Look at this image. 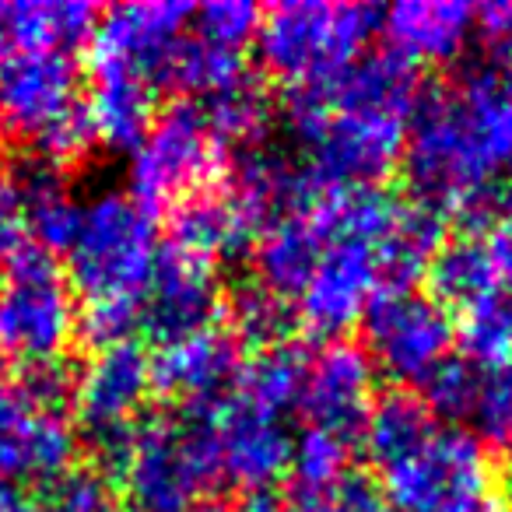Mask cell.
<instances>
[{
    "label": "cell",
    "mask_w": 512,
    "mask_h": 512,
    "mask_svg": "<svg viewBox=\"0 0 512 512\" xmlns=\"http://www.w3.org/2000/svg\"><path fill=\"white\" fill-rule=\"evenodd\" d=\"M414 200L439 214H477L512 172V92L484 60L449 85L421 92L404 137Z\"/></svg>",
    "instance_id": "6da1fadb"
},
{
    "label": "cell",
    "mask_w": 512,
    "mask_h": 512,
    "mask_svg": "<svg viewBox=\"0 0 512 512\" xmlns=\"http://www.w3.org/2000/svg\"><path fill=\"white\" fill-rule=\"evenodd\" d=\"M397 207V200L379 186L323 190L330 235L313 278L292 306L295 323H302L313 337L337 341L386 288L379 242L390 232Z\"/></svg>",
    "instance_id": "7a4b0ae2"
},
{
    "label": "cell",
    "mask_w": 512,
    "mask_h": 512,
    "mask_svg": "<svg viewBox=\"0 0 512 512\" xmlns=\"http://www.w3.org/2000/svg\"><path fill=\"white\" fill-rule=\"evenodd\" d=\"M288 130L299 165L320 190L376 186L404 155L407 116L334 106L320 85L288 92Z\"/></svg>",
    "instance_id": "3957f363"
},
{
    "label": "cell",
    "mask_w": 512,
    "mask_h": 512,
    "mask_svg": "<svg viewBox=\"0 0 512 512\" xmlns=\"http://www.w3.org/2000/svg\"><path fill=\"white\" fill-rule=\"evenodd\" d=\"M0 130L22 137L36 158L64 169L95 144L81 67L64 50L0 53Z\"/></svg>",
    "instance_id": "277c9868"
},
{
    "label": "cell",
    "mask_w": 512,
    "mask_h": 512,
    "mask_svg": "<svg viewBox=\"0 0 512 512\" xmlns=\"http://www.w3.org/2000/svg\"><path fill=\"white\" fill-rule=\"evenodd\" d=\"M155 214L127 193H99L81 207V225L67 246L64 278L81 306H137L158 256Z\"/></svg>",
    "instance_id": "5b68a950"
},
{
    "label": "cell",
    "mask_w": 512,
    "mask_h": 512,
    "mask_svg": "<svg viewBox=\"0 0 512 512\" xmlns=\"http://www.w3.org/2000/svg\"><path fill=\"white\" fill-rule=\"evenodd\" d=\"M379 8L351 0H285L260 15L256 50L288 88L316 85L355 64L379 29Z\"/></svg>",
    "instance_id": "8992f818"
},
{
    "label": "cell",
    "mask_w": 512,
    "mask_h": 512,
    "mask_svg": "<svg viewBox=\"0 0 512 512\" xmlns=\"http://www.w3.org/2000/svg\"><path fill=\"white\" fill-rule=\"evenodd\" d=\"M116 481L123 484V512H193L211 484H218L211 435L200 407L176 418H141Z\"/></svg>",
    "instance_id": "52a82bcc"
},
{
    "label": "cell",
    "mask_w": 512,
    "mask_h": 512,
    "mask_svg": "<svg viewBox=\"0 0 512 512\" xmlns=\"http://www.w3.org/2000/svg\"><path fill=\"white\" fill-rule=\"evenodd\" d=\"M78 337V299L53 253L25 242L0 267V358L18 369L64 362Z\"/></svg>",
    "instance_id": "ba28073f"
},
{
    "label": "cell",
    "mask_w": 512,
    "mask_h": 512,
    "mask_svg": "<svg viewBox=\"0 0 512 512\" xmlns=\"http://www.w3.org/2000/svg\"><path fill=\"white\" fill-rule=\"evenodd\" d=\"M151 393V355L137 341L99 348L74 376V432L92 453V467L109 481H116Z\"/></svg>",
    "instance_id": "9c48e42d"
},
{
    "label": "cell",
    "mask_w": 512,
    "mask_h": 512,
    "mask_svg": "<svg viewBox=\"0 0 512 512\" xmlns=\"http://www.w3.org/2000/svg\"><path fill=\"white\" fill-rule=\"evenodd\" d=\"M228 158V144L218 137L197 102H176L155 116L148 134L130 151L127 186L130 200L148 214L179 204L183 197L214 186Z\"/></svg>",
    "instance_id": "30bf717a"
},
{
    "label": "cell",
    "mask_w": 512,
    "mask_h": 512,
    "mask_svg": "<svg viewBox=\"0 0 512 512\" xmlns=\"http://www.w3.org/2000/svg\"><path fill=\"white\" fill-rule=\"evenodd\" d=\"M393 512H491V463L467 428L439 425L407 460L383 470Z\"/></svg>",
    "instance_id": "8fae6325"
},
{
    "label": "cell",
    "mask_w": 512,
    "mask_h": 512,
    "mask_svg": "<svg viewBox=\"0 0 512 512\" xmlns=\"http://www.w3.org/2000/svg\"><path fill=\"white\" fill-rule=\"evenodd\" d=\"M365 355L397 383L421 386L456 344V320L439 299L418 288H386L362 316Z\"/></svg>",
    "instance_id": "7c38bea8"
},
{
    "label": "cell",
    "mask_w": 512,
    "mask_h": 512,
    "mask_svg": "<svg viewBox=\"0 0 512 512\" xmlns=\"http://www.w3.org/2000/svg\"><path fill=\"white\" fill-rule=\"evenodd\" d=\"M207 435H211L218 481L235 484L246 495H267L274 481L288 477L292 460V428L285 414L260 404L239 386L214 404H204Z\"/></svg>",
    "instance_id": "4fadbf2b"
},
{
    "label": "cell",
    "mask_w": 512,
    "mask_h": 512,
    "mask_svg": "<svg viewBox=\"0 0 512 512\" xmlns=\"http://www.w3.org/2000/svg\"><path fill=\"white\" fill-rule=\"evenodd\" d=\"M193 22V4L186 0H137V4H116L99 15L92 36V57L113 60V64L134 71L151 88L165 92L172 53L183 43Z\"/></svg>",
    "instance_id": "5bb4252c"
},
{
    "label": "cell",
    "mask_w": 512,
    "mask_h": 512,
    "mask_svg": "<svg viewBox=\"0 0 512 512\" xmlns=\"http://www.w3.org/2000/svg\"><path fill=\"white\" fill-rule=\"evenodd\" d=\"M372 386H376V365L365 355V348L344 341V337L323 341L316 348L309 344L295 411L306 418L309 428L358 439L365 414L376 400Z\"/></svg>",
    "instance_id": "9a60e30c"
},
{
    "label": "cell",
    "mask_w": 512,
    "mask_h": 512,
    "mask_svg": "<svg viewBox=\"0 0 512 512\" xmlns=\"http://www.w3.org/2000/svg\"><path fill=\"white\" fill-rule=\"evenodd\" d=\"M218 313L221 288L214 278V267L172 246H158L151 281L141 299L137 330H144L155 344H169L179 337L211 330Z\"/></svg>",
    "instance_id": "2e32d148"
},
{
    "label": "cell",
    "mask_w": 512,
    "mask_h": 512,
    "mask_svg": "<svg viewBox=\"0 0 512 512\" xmlns=\"http://www.w3.org/2000/svg\"><path fill=\"white\" fill-rule=\"evenodd\" d=\"M74 453L78 432L64 414L36 411L15 383H0V484H46L71 467Z\"/></svg>",
    "instance_id": "e0dca14e"
},
{
    "label": "cell",
    "mask_w": 512,
    "mask_h": 512,
    "mask_svg": "<svg viewBox=\"0 0 512 512\" xmlns=\"http://www.w3.org/2000/svg\"><path fill=\"white\" fill-rule=\"evenodd\" d=\"M242 372V348L228 330H200L179 341L158 344L151 355V386L158 397L183 407H204L221 400Z\"/></svg>",
    "instance_id": "ac0fdd59"
},
{
    "label": "cell",
    "mask_w": 512,
    "mask_h": 512,
    "mask_svg": "<svg viewBox=\"0 0 512 512\" xmlns=\"http://www.w3.org/2000/svg\"><path fill=\"white\" fill-rule=\"evenodd\" d=\"M256 235H260V228L235 204L232 193L207 186V190L190 193L169 207V242L165 246L214 267V260H221V256L253 246Z\"/></svg>",
    "instance_id": "d6986e66"
},
{
    "label": "cell",
    "mask_w": 512,
    "mask_h": 512,
    "mask_svg": "<svg viewBox=\"0 0 512 512\" xmlns=\"http://www.w3.org/2000/svg\"><path fill=\"white\" fill-rule=\"evenodd\" d=\"M85 109L95 141L116 151H134L155 120V88L113 60L92 57Z\"/></svg>",
    "instance_id": "ffe728a7"
},
{
    "label": "cell",
    "mask_w": 512,
    "mask_h": 512,
    "mask_svg": "<svg viewBox=\"0 0 512 512\" xmlns=\"http://www.w3.org/2000/svg\"><path fill=\"white\" fill-rule=\"evenodd\" d=\"M379 22L397 57L407 64H439L467 46L474 8L463 0H400Z\"/></svg>",
    "instance_id": "44dd1931"
},
{
    "label": "cell",
    "mask_w": 512,
    "mask_h": 512,
    "mask_svg": "<svg viewBox=\"0 0 512 512\" xmlns=\"http://www.w3.org/2000/svg\"><path fill=\"white\" fill-rule=\"evenodd\" d=\"M99 8L85 0H0V53L64 50L74 53L95 36Z\"/></svg>",
    "instance_id": "7402d4cb"
},
{
    "label": "cell",
    "mask_w": 512,
    "mask_h": 512,
    "mask_svg": "<svg viewBox=\"0 0 512 512\" xmlns=\"http://www.w3.org/2000/svg\"><path fill=\"white\" fill-rule=\"evenodd\" d=\"M11 179H15V190L22 197L25 232L32 235V242L53 256L67 253L81 225V207L85 204L74 200V193L67 190L64 169L43 162V158H29L11 172Z\"/></svg>",
    "instance_id": "603a6c76"
},
{
    "label": "cell",
    "mask_w": 512,
    "mask_h": 512,
    "mask_svg": "<svg viewBox=\"0 0 512 512\" xmlns=\"http://www.w3.org/2000/svg\"><path fill=\"white\" fill-rule=\"evenodd\" d=\"M435 428H439V418L428 411V404L418 393L390 390L372 400L358 442H362L372 467L383 474V470L397 467L400 460H407Z\"/></svg>",
    "instance_id": "cb8c5ba5"
},
{
    "label": "cell",
    "mask_w": 512,
    "mask_h": 512,
    "mask_svg": "<svg viewBox=\"0 0 512 512\" xmlns=\"http://www.w3.org/2000/svg\"><path fill=\"white\" fill-rule=\"evenodd\" d=\"M428 285H432V299H439L449 313H463V309L477 306L488 295L502 292L498 288V274L491 264V249L484 232L460 235V239H446L439 253L428 264Z\"/></svg>",
    "instance_id": "d4e9b609"
},
{
    "label": "cell",
    "mask_w": 512,
    "mask_h": 512,
    "mask_svg": "<svg viewBox=\"0 0 512 512\" xmlns=\"http://www.w3.org/2000/svg\"><path fill=\"white\" fill-rule=\"evenodd\" d=\"M351 439L323 428H302L292 439V460H288V481H292L295 495L313 498L330 491L351 474Z\"/></svg>",
    "instance_id": "484cf974"
},
{
    "label": "cell",
    "mask_w": 512,
    "mask_h": 512,
    "mask_svg": "<svg viewBox=\"0 0 512 512\" xmlns=\"http://www.w3.org/2000/svg\"><path fill=\"white\" fill-rule=\"evenodd\" d=\"M197 106L204 109V116L228 148L232 144H256V137L267 127V116H271V99H267L264 85L256 81L253 71L235 78L221 92L197 99Z\"/></svg>",
    "instance_id": "4316f807"
},
{
    "label": "cell",
    "mask_w": 512,
    "mask_h": 512,
    "mask_svg": "<svg viewBox=\"0 0 512 512\" xmlns=\"http://www.w3.org/2000/svg\"><path fill=\"white\" fill-rule=\"evenodd\" d=\"M228 323H232L228 334L239 341V348L242 344H253V348L267 351L288 341V334L295 327V309L253 281V285H242L232 295V302H228Z\"/></svg>",
    "instance_id": "83f0119b"
},
{
    "label": "cell",
    "mask_w": 512,
    "mask_h": 512,
    "mask_svg": "<svg viewBox=\"0 0 512 512\" xmlns=\"http://www.w3.org/2000/svg\"><path fill=\"white\" fill-rule=\"evenodd\" d=\"M39 512H123L116 488L92 463H71L39 484Z\"/></svg>",
    "instance_id": "f1b7e54d"
},
{
    "label": "cell",
    "mask_w": 512,
    "mask_h": 512,
    "mask_svg": "<svg viewBox=\"0 0 512 512\" xmlns=\"http://www.w3.org/2000/svg\"><path fill=\"white\" fill-rule=\"evenodd\" d=\"M467 425H474L477 439L512 449V362L481 365V383Z\"/></svg>",
    "instance_id": "f546056e"
},
{
    "label": "cell",
    "mask_w": 512,
    "mask_h": 512,
    "mask_svg": "<svg viewBox=\"0 0 512 512\" xmlns=\"http://www.w3.org/2000/svg\"><path fill=\"white\" fill-rule=\"evenodd\" d=\"M264 11L249 4V0H207L193 8V32L221 50L242 53L256 39Z\"/></svg>",
    "instance_id": "4dcf8cb0"
},
{
    "label": "cell",
    "mask_w": 512,
    "mask_h": 512,
    "mask_svg": "<svg viewBox=\"0 0 512 512\" xmlns=\"http://www.w3.org/2000/svg\"><path fill=\"white\" fill-rule=\"evenodd\" d=\"M299 512H383V505H379V495L372 491L369 481L348 474L341 484H334L323 495L302 498Z\"/></svg>",
    "instance_id": "1f68e13d"
},
{
    "label": "cell",
    "mask_w": 512,
    "mask_h": 512,
    "mask_svg": "<svg viewBox=\"0 0 512 512\" xmlns=\"http://www.w3.org/2000/svg\"><path fill=\"white\" fill-rule=\"evenodd\" d=\"M474 25L491 53L512 50V0H491L484 8H474Z\"/></svg>",
    "instance_id": "d6a6232c"
},
{
    "label": "cell",
    "mask_w": 512,
    "mask_h": 512,
    "mask_svg": "<svg viewBox=\"0 0 512 512\" xmlns=\"http://www.w3.org/2000/svg\"><path fill=\"white\" fill-rule=\"evenodd\" d=\"M193 512H285L281 509L274 498H267V495H246L242 502H235V505H204L200 502Z\"/></svg>",
    "instance_id": "836d02e7"
},
{
    "label": "cell",
    "mask_w": 512,
    "mask_h": 512,
    "mask_svg": "<svg viewBox=\"0 0 512 512\" xmlns=\"http://www.w3.org/2000/svg\"><path fill=\"white\" fill-rule=\"evenodd\" d=\"M488 64L495 67V74L502 78V85L512 92V50H509V53H491Z\"/></svg>",
    "instance_id": "e575fe53"
},
{
    "label": "cell",
    "mask_w": 512,
    "mask_h": 512,
    "mask_svg": "<svg viewBox=\"0 0 512 512\" xmlns=\"http://www.w3.org/2000/svg\"><path fill=\"white\" fill-rule=\"evenodd\" d=\"M0 512H39L36 502H25L22 491H8V495L0 498Z\"/></svg>",
    "instance_id": "d590c367"
},
{
    "label": "cell",
    "mask_w": 512,
    "mask_h": 512,
    "mask_svg": "<svg viewBox=\"0 0 512 512\" xmlns=\"http://www.w3.org/2000/svg\"><path fill=\"white\" fill-rule=\"evenodd\" d=\"M502 488H505V495L512 498V449H509V456H505V467H502Z\"/></svg>",
    "instance_id": "8d00e7d4"
},
{
    "label": "cell",
    "mask_w": 512,
    "mask_h": 512,
    "mask_svg": "<svg viewBox=\"0 0 512 512\" xmlns=\"http://www.w3.org/2000/svg\"><path fill=\"white\" fill-rule=\"evenodd\" d=\"M505 204H509V221H512V172H509V186H505Z\"/></svg>",
    "instance_id": "74e56055"
},
{
    "label": "cell",
    "mask_w": 512,
    "mask_h": 512,
    "mask_svg": "<svg viewBox=\"0 0 512 512\" xmlns=\"http://www.w3.org/2000/svg\"><path fill=\"white\" fill-rule=\"evenodd\" d=\"M0 172H8V169H4V162H0Z\"/></svg>",
    "instance_id": "f35d334b"
},
{
    "label": "cell",
    "mask_w": 512,
    "mask_h": 512,
    "mask_svg": "<svg viewBox=\"0 0 512 512\" xmlns=\"http://www.w3.org/2000/svg\"><path fill=\"white\" fill-rule=\"evenodd\" d=\"M491 512H498V509H491Z\"/></svg>",
    "instance_id": "ab89813d"
}]
</instances>
